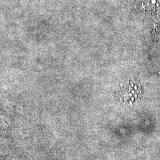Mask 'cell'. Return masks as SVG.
<instances>
[{"label": "cell", "mask_w": 160, "mask_h": 160, "mask_svg": "<svg viewBox=\"0 0 160 160\" xmlns=\"http://www.w3.org/2000/svg\"><path fill=\"white\" fill-rule=\"evenodd\" d=\"M144 5L152 10L160 8V0H142Z\"/></svg>", "instance_id": "cell-1"}, {"label": "cell", "mask_w": 160, "mask_h": 160, "mask_svg": "<svg viewBox=\"0 0 160 160\" xmlns=\"http://www.w3.org/2000/svg\"><path fill=\"white\" fill-rule=\"evenodd\" d=\"M155 35L156 37L160 40V24L155 29Z\"/></svg>", "instance_id": "cell-2"}]
</instances>
